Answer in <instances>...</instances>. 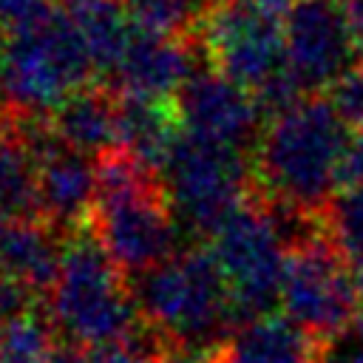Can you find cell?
<instances>
[{"instance_id": "24", "label": "cell", "mask_w": 363, "mask_h": 363, "mask_svg": "<svg viewBox=\"0 0 363 363\" xmlns=\"http://www.w3.org/2000/svg\"><path fill=\"white\" fill-rule=\"evenodd\" d=\"M54 11L51 0H0V28L9 34Z\"/></svg>"}, {"instance_id": "3", "label": "cell", "mask_w": 363, "mask_h": 363, "mask_svg": "<svg viewBox=\"0 0 363 363\" xmlns=\"http://www.w3.org/2000/svg\"><path fill=\"white\" fill-rule=\"evenodd\" d=\"M142 323L167 346L213 349L235 329L227 281L210 247H190L130 284Z\"/></svg>"}, {"instance_id": "2", "label": "cell", "mask_w": 363, "mask_h": 363, "mask_svg": "<svg viewBox=\"0 0 363 363\" xmlns=\"http://www.w3.org/2000/svg\"><path fill=\"white\" fill-rule=\"evenodd\" d=\"M91 230L125 275H142L170 261L176 250V216L162 179L125 150L96 162Z\"/></svg>"}, {"instance_id": "27", "label": "cell", "mask_w": 363, "mask_h": 363, "mask_svg": "<svg viewBox=\"0 0 363 363\" xmlns=\"http://www.w3.org/2000/svg\"><path fill=\"white\" fill-rule=\"evenodd\" d=\"M343 6H346V17H349V28H352L357 57L363 62V0H343Z\"/></svg>"}, {"instance_id": "9", "label": "cell", "mask_w": 363, "mask_h": 363, "mask_svg": "<svg viewBox=\"0 0 363 363\" xmlns=\"http://www.w3.org/2000/svg\"><path fill=\"white\" fill-rule=\"evenodd\" d=\"M363 298L354 275L326 230L298 241L286 252L281 309L284 315L320 340L349 332Z\"/></svg>"}, {"instance_id": "26", "label": "cell", "mask_w": 363, "mask_h": 363, "mask_svg": "<svg viewBox=\"0 0 363 363\" xmlns=\"http://www.w3.org/2000/svg\"><path fill=\"white\" fill-rule=\"evenodd\" d=\"M213 349H179V346H167L159 363H213Z\"/></svg>"}, {"instance_id": "28", "label": "cell", "mask_w": 363, "mask_h": 363, "mask_svg": "<svg viewBox=\"0 0 363 363\" xmlns=\"http://www.w3.org/2000/svg\"><path fill=\"white\" fill-rule=\"evenodd\" d=\"M187 3H190V6L199 11V17L204 20V17H207V14H210V11H213V9H216L221 0H187Z\"/></svg>"}, {"instance_id": "25", "label": "cell", "mask_w": 363, "mask_h": 363, "mask_svg": "<svg viewBox=\"0 0 363 363\" xmlns=\"http://www.w3.org/2000/svg\"><path fill=\"white\" fill-rule=\"evenodd\" d=\"M320 363H363V343L352 335H340L326 343Z\"/></svg>"}, {"instance_id": "7", "label": "cell", "mask_w": 363, "mask_h": 363, "mask_svg": "<svg viewBox=\"0 0 363 363\" xmlns=\"http://www.w3.org/2000/svg\"><path fill=\"white\" fill-rule=\"evenodd\" d=\"M210 252L227 281L235 326L272 315V306L281 303L289 241L278 216L258 196L221 221L210 235Z\"/></svg>"}, {"instance_id": "23", "label": "cell", "mask_w": 363, "mask_h": 363, "mask_svg": "<svg viewBox=\"0 0 363 363\" xmlns=\"http://www.w3.org/2000/svg\"><path fill=\"white\" fill-rule=\"evenodd\" d=\"M164 349H167V343L153 329H147L142 323L133 335H128L122 340L79 349V363H159Z\"/></svg>"}, {"instance_id": "22", "label": "cell", "mask_w": 363, "mask_h": 363, "mask_svg": "<svg viewBox=\"0 0 363 363\" xmlns=\"http://www.w3.org/2000/svg\"><path fill=\"white\" fill-rule=\"evenodd\" d=\"M130 23L145 34L182 37L193 26L201 28L199 11L187 0H122Z\"/></svg>"}, {"instance_id": "30", "label": "cell", "mask_w": 363, "mask_h": 363, "mask_svg": "<svg viewBox=\"0 0 363 363\" xmlns=\"http://www.w3.org/2000/svg\"><path fill=\"white\" fill-rule=\"evenodd\" d=\"M6 99V82H3V37H0V102Z\"/></svg>"}, {"instance_id": "4", "label": "cell", "mask_w": 363, "mask_h": 363, "mask_svg": "<svg viewBox=\"0 0 363 363\" xmlns=\"http://www.w3.org/2000/svg\"><path fill=\"white\" fill-rule=\"evenodd\" d=\"M48 320L57 337L77 349L122 340L142 326L125 272L88 224L65 238L60 278L48 292Z\"/></svg>"}, {"instance_id": "15", "label": "cell", "mask_w": 363, "mask_h": 363, "mask_svg": "<svg viewBox=\"0 0 363 363\" xmlns=\"http://www.w3.org/2000/svg\"><path fill=\"white\" fill-rule=\"evenodd\" d=\"M65 241L43 221H11L0 230V278L14 281L31 295L51 292L62 267Z\"/></svg>"}, {"instance_id": "16", "label": "cell", "mask_w": 363, "mask_h": 363, "mask_svg": "<svg viewBox=\"0 0 363 363\" xmlns=\"http://www.w3.org/2000/svg\"><path fill=\"white\" fill-rule=\"evenodd\" d=\"M179 136L182 116L176 99H142L119 94V150L159 179Z\"/></svg>"}, {"instance_id": "29", "label": "cell", "mask_w": 363, "mask_h": 363, "mask_svg": "<svg viewBox=\"0 0 363 363\" xmlns=\"http://www.w3.org/2000/svg\"><path fill=\"white\" fill-rule=\"evenodd\" d=\"M346 335H352L354 340H360L363 343V306H360V312L354 315V320H352V326H349V332Z\"/></svg>"}, {"instance_id": "5", "label": "cell", "mask_w": 363, "mask_h": 363, "mask_svg": "<svg viewBox=\"0 0 363 363\" xmlns=\"http://www.w3.org/2000/svg\"><path fill=\"white\" fill-rule=\"evenodd\" d=\"M284 14L264 0H221L201 23V43L213 71L252 94L264 116H275L306 96L286 65Z\"/></svg>"}, {"instance_id": "14", "label": "cell", "mask_w": 363, "mask_h": 363, "mask_svg": "<svg viewBox=\"0 0 363 363\" xmlns=\"http://www.w3.org/2000/svg\"><path fill=\"white\" fill-rule=\"evenodd\" d=\"M326 343L286 315H264L235 326L216 346L213 363H320Z\"/></svg>"}, {"instance_id": "13", "label": "cell", "mask_w": 363, "mask_h": 363, "mask_svg": "<svg viewBox=\"0 0 363 363\" xmlns=\"http://www.w3.org/2000/svg\"><path fill=\"white\" fill-rule=\"evenodd\" d=\"M196 71L193 48L184 40L145 34L136 28L111 79L122 96L176 99L179 91L196 77Z\"/></svg>"}, {"instance_id": "20", "label": "cell", "mask_w": 363, "mask_h": 363, "mask_svg": "<svg viewBox=\"0 0 363 363\" xmlns=\"http://www.w3.org/2000/svg\"><path fill=\"white\" fill-rule=\"evenodd\" d=\"M60 337L34 309L0 323V363H57Z\"/></svg>"}, {"instance_id": "1", "label": "cell", "mask_w": 363, "mask_h": 363, "mask_svg": "<svg viewBox=\"0 0 363 363\" xmlns=\"http://www.w3.org/2000/svg\"><path fill=\"white\" fill-rule=\"evenodd\" d=\"M352 130L329 96L309 94L267 119L252 150V182L275 210L323 218L343 190Z\"/></svg>"}, {"instance_id": "10", "label": "cell", "mask_w": 363, "mask_h": 363, "mask_svg": "<svg viewBox=\"0 0 363 363\" xmlns=\"http://www.w3.org/2000/svg\"><path fill=\"white\" fill-rule=\"evenodd\" d=\"M284 43L289 74L306 96L332 91L360 62L343 0H289Z\"/></svg>"}, {"instance_id": "18", "label": "cell", "mask_w": 363, "mask_h": 363, "mask_svg": "<svg viewBox=\"0 0 363 363\" xmlns=\"http://www.w3.org/2000/svg\"><path fill=\"white\" fill-rule=\"evenodd\" d=\"M62 9L85 45L94 74L113 77L136 31V26L125 11V3L122 0H65Z\"/></svg>"}, {"instance_id": "6", "label": "cell", "mask_w": 363, "mask_h": 363, "mask_svg": "<svg viewBox=\"0 0 363 363\" xmlns=\"http://www.w3.org/2000/svg\"><path fill=\"white\" fill-rule=\"evenodd\" d=\"M91 74L94 65L62 6L3 37L6 99L26 116L54 113Z\"/></svg>"}, {"instance_id": "17", "label": "cell", "mask_w": 363, "mask_h": 363, "mask_svg": "<svg viewBox=\"0 0 363 363\" xmlns=\"http://www.w3.org/2000/svg\"><path fill=\"white\" fill-rule=\"evenodd\" d=\"M57 139L85 156L119 150V99L99 85L71 94L48 119Z\"/></svg>"}, {"instance_id": "8", "label": "cell", "mask_w": 363, "mask_h": 363, "mask_svg": "<svg viewBox=\"0 0 363 363\" xmlns=\"http://www.w3.org/2000/svg\"><path fill=\"white\" fill-rule=\"evenodd\" d=\"M250 182L252 167L247 153L204 142L184 130L162 170V184L176 221L207 238L250 199Z\"/></svg>"}, {"instance_id": "12", "label": "cell", "mask_w": 363, "mask_h": 363, "mask_svg": "<svg viewBox=\"0 0 363 363\" xmlns=\"http://www.w3.org/2000/svg\"><path fill=\"white\" fill-rule=\"evenodd\" d=\"M20 128L40 167V207L51 227H85L96 201V164L57 139L48 122L28 116Z\"/></svg>"}, {"instance_id": "19", "label": "cell", "mask_w": 363, "mask_h": 363, "mask_svg": "<svg viewBox=\"0 0 363 363\" xmlns=\"http://www.w3.org/2000/svg\"><path fill=\"white\" fill-rule=\"evenodd\" d=\"M0 213L11 221H40V167L20 119L0 122Z\"/></svg>"}, {"instance_id": "21", "label": "cell", "mask_w": 363, "mask_h": 363, "mask_svg": "<svg viewBox=\"0 0 363 363\" xmlns=\"http://www.w3.org/2000/svg\"><path fill=\"white\" fill-rule=\"evenodd\" d=\"M323 230L352 275H363V182L343 187L323 210Z\"/></svg>"}, {"instance_id": "11", "label": "cell", "mask_w": 363, "mask_h": 363, "mask_svg": "<svg viewBox=\"0 0 363 363\" xmlns=\"http://www.w3.org/2000/svg\"><path fill=\"white\" fill-rule=\"evenodd\" d=\"M176 108L184 133L238 153L255 150L264 130L258 99L213 68L196 71V77L179 91Z\"/></svg>"}]
</instances>
